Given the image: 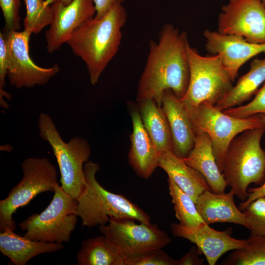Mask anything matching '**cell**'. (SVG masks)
Instances as JSON below:
<instances>
[{
    "mask_svg": "<svg viewBox=\"0 0 265 265\" xmlns=\"http://www.w3.org/2000/svg\"><path fill=\"white\" fill-rule=\"evenodd\" d=\"M243 212L248 222L250 235L265 237V197L253 201Z\"/></svg>",
    "mask_w": 265,
    "mask_h": 265,
    "instance_id": "83f0119b",
    "label": "cell"
},
{
    "mask_svg": "<svg viewBox=\"0 0 265 265\" xmlns=\"http://www.w3.org/2000/svg\"><path fill=\"white\" fill-rule=\"evenodd\" d=\"M189 45L186 32H180L171 24L163 25L158 42H150L146 63L138 81L137 103L152 99L161 107L163 94L168 89L183 98L189 80Z\"/></svg>",
    "mask_w": 265,
    "mask_h": 265,
    "instance_id": "6da1fadb",
    "label": "cell"
},
{
    "mask_svg": "<svg viewBox=\"0 0 265 265\" xmlns=\"http://www.w3.org/2000/svg\"><path fill=\"white\" fill-rule=\"evenodd\" d=\"M258 116H259L260 118L263 122L265 127V114H258Z\"/></svg>",
    "mask_w": 265,
    "mask_h": 265,
    "instance_id": "8d00e7d4",
    "label": "cell"
},
{
    "mask_svg": "<svg viewBox=\"0 0 265 265\" xmlns=\"http://www.w3.org/2000/svg\"><path fill=\"white\" fill-rule=\"evenodd\" d=\"M186 109L196 136L206 133L210 137L213 153L221 173L225 154L232 140L244 131L265 127L258 114L246 118L235 117L207 103Z\"/></svg>",
    "mask_w": 265,
    "mask_h": 265,
    "instance_id": "ba28073f",
    "label": "cell"
},
{
    "mask_svg": "<svg viewBox=\"0 0 265 265\" xmlns=\"http://www.w3.org/2000/svg\"><path fill=\"white\" fill-rule=\"evenodd\" d=\"M98 163L88 160L83 166L86 186L77 199L76 213L81 225L88 228L106 225L109 217L128 218L139 222L150 223L149 215L124 195L110 192L96 178Z\"/></svg>",
    "mask_w": 265,
    "mask_h": 265,
    "instance_id": "277c9868",
    "label": "cell"
},
{
    "mask_svg": "<svg viewBox=\"0 0 265 265\" xmlns=\"http://www.w3.org/2000/svg\"><path fill=\"white\" fill-rule=\"evenodd\" d=\"M201 253L197 246L192 247L181 259L177 260V265H201L203 260L199 257Z\"/></svg>",
    "mask_w": 265,
    "mask_h": 265,
    "instance_id": "d6a6232c",
    "label": "cell"
},
{
    "mask_svg": "<svg viewBox=\"0 0 265 265\" xmlns=\"http://www.w3.org/2000/svg\"><path fill=\"white\" fill-rule=\"evenodd\" d=\"M99 229L122 254L124 261L130 256L162 248L171 241L167 233L159 229L157 225L137 224L131 219L110 217L108 224L100 225Z\"/></svg>",
    "mask_w": 265,
    "mask_h": 265,
    "instance_id": "30bf717a",
    "label": "cell"
},
{
    "mask_svg": "<svg viewBox=\"0 0 265 265\" xmlns=\"http://www.w3.org/2000/svg\"><path fill=\"white\" fill-rule=\"evenodd\" d=\"M174 236L182 238L194 243L203 254L209 265H214L218 259L229 251L243 247L247 239H240L231 236V231H220L203 223L196 227L183 225L180 223L171 225Z\"/></svg>",
    "mask_w": 265,
    "mask_h": 265,
    "instance_id": "9a60e30c",
    "label": "cell"
},
{
    "mask_svg": "<svg viewBox=\"0 0 265 265\" xmlns=\"http://www.w3.org/2000/svg\"><path fill=\"white\" fill-rule=\"evenodd\" d=\"M125 265H177V260L169 256L162 248L148 250L127 257Z\"/></svg>",
    "mask_w": 265,
    "mask_h": 265,
    "instance_id": "f1b7e54d",
    "label": "cell"
},
{
    "mask_svg": "<svg viewBox=\"0 0 265 265\" xmlns=\"http://www.w3.org/2000/svg\"><path fill=\"white\" fill-rule=\"evenodd\" d=\"M26 16L24 21V30L38 34L47 26L50 25L53 19L51 4L44 0H24Z\"/></svg>",
    "mask_w": 265,
    "mask_h": 265,
    "instance_id": "4316f807",
    "label": "cell"
},
{
    "mask_svg": "<svg viewBox=\"0 0 265 265\" xmlns=\"http://www.w3.org/2000/svg\"><path fill=\"white\" fill-rule=\"evenodd\" d=\"M21 168L22 180L6 198L0 201V232L7 228L15 231L16 224L12 215L16 210L27 205L42 192H54L58 184L56 168L47 158H27L22 162Z\"/></svg>",
    "mask_w": 265,
    "mask_h": 265,
    "instance_id": "9c48e42d",
    "label": "cell"
},
{
    "mask_svg": "<svg viewBox=\"0 0 265 265\" xmlns=\"http://www.w3.org/2000/svg\"><path fill=\"white\" fill-rule=\"evenodd\" d=\"M265 127L244 131L231 141L225 154L222 175L236 196L242 201L248 197V186L265 181V151L261 140Z\"/></svg>",
    "mask_w": 265,
    "mask_h": 265,
    "instance_id": "3957f363",
    "label": "cell"
},
{
    "mask_svg": "<svg viewBox=\"0 0 265 265\" xmlns=\"http://www.w3.org/2000/svg\"><path fill=\"white\" fill-rule=\"evenodd\" d=\"M38 126L39 136L49 143L56 159L61 176L60 186L77 199L86 186L83 166L91 154L88 141L74 136L64 142L52 117L45 113L39 114Z\"/></svg>",
    "mask_w": 265,
    "mask_h": 265,
    "instance_id": "5b68a950",
    "label": "cell"
},
{
    "mask_svg": "<svg viewBox=\"0 0 265 265\" xmlns=\"http://www.w3.org/2000/svg\"><path fill=\"white\" fill-rule=\"evenodd\" d=\"M189 80L181 100L186 109L202 103L215 106L231 89L233 82L218 54L203 56L188 45Z\"/></svg>",
    "mask_w": 265,
    "mask_h": 265,
    "instance_id": "8992f818",
    "label": "cell"
},
{
    "mask_svg": "<svg viewBox=\"0 0 265 265\" xmlns=\"http://www.w3.org/2000/svg\"><path fill=\"white\" fill-rule=\"evenodd\" d=\"M167 182L175 216L179 223L191 227H196L205 223L199 214L192 199L170 178H168Z\"/></svg>",
    "mask_w": 265,
    "mask_h": 265,
    "instance_id": "d4e9b609",
    "label": "cell"
},
{
    "mask_svg": "<svg viewBox=\"0 0 265 265\" xmlns=\"http://www.w3.org/2000/svg\"><path fill=\"white\" fill-rule=\"evenodd\" d=\"M265 82V58H255L248 71L241 76L235 86L214 106L220 110L240 106L256 94Z\"/></svg>",
    "mask_w": 265,
    "mask_h": 265,
    "instance_id": "7402d4cb",
    "label": "cell"
},
{
    "mask_svg": "<svg viewBox=\"0 0 265 265\" xmlns=\"http://www.w3.org/2000/svg\"><path fill=\"white\" fill-rule=\"evenodd\" d=\"M78 201L56 184L54 195L40 213H34L19 224L24 237L36 241L63 243L70 241L78 221Z\"/></svg>",
    "mask_w": 265,
    "mask_h": 265,
    "instance_id": "52a82bcc",
    "label": "cell"
},
{
    "mask_svg": "<svg viewBox=\"0 0 265 265\" xmlns=\"http://www.w3.org/2000/svg\"><path fill=\"white\" fill-rule=\"evenodd\" d=\"M161 107L170 130L172 151L179 157L185 158L193 148L196 136L186 108L170 89L163 94Z\"/></svg>",
    "mask_w": 265,
    "mask_h": 265,
    "instance_id": "e0dca14e",
    "label": "cell"
},
{
    "mask_svg": "<svg viewBox=\"0 0 265 265\" xmlns=\"http://www.w3.org/2000/svg\"><path fill=\"white\" fill-rule=\"evenodd\" d=\"M3 33L7 46V77L11 86L21 88L43 85L60 71L57 64L43 68L31 59L29 53L30 31H9Z\"/></svg>",
    "mask_w": 265,
    "mask_h": 265,
    "instance_id": "8fae6325",
    "label": "cell"
},
{
    "mask_svg": "<svg viewBox=\"0 0 265 265\" xmlns=\"http://www.w3.org/2000/svg\"><path fill=\"white\" fill-rule=\"evenodd\" d=\"M8 73L7 46L3 32H0V89L5 85V78Z\"/></svg>",
    "mask_w": 265,
    "mask_h": 265,
    "instance_id": "1f68e13d",
    "label": "cell"
},
{
    "mask_svg": "<svg viewBox=\"0 0 265 265\" xmlns=\"http://www.w3.org/2000/svg\"><path fill=\"white\" fill-rule=\"evenodd\" d=\"M217 31L265 44V5L262 0H229L219 14Z\"/></svg>",
    "mask_w": 265,
    "mask_h": 265,
    "instance_id": "7c38bea8",
    "label": "cell"
},
{
    "mask_svg": "<svg viewBox=\"0 0 265 265\" xmlns=\"http://www.w3.org/2000/svg\"><path fill=\"white\" fill-rule=\"evenodd\" d=\"M53 19L45 33L47 49L52 53L66 43L72 33L96 14L93 0H73L64 5L60 0L51 4Z\"/></svg>",
    "mask_w": 265,
    "mask_h": 265,
    "instance_id": "4fadbf2b",
    "label": "cell"
},
{
    "mask_svg": "<svg viewBox=\"0 0 265 265\" xmlns=\"http://www.w3.org/2000/svg\"><path fill=\"white\" fill-rule=\"evenodd\" d=\"M95 9V18L100 19L103 17L113 6L121 3L124 0H93Z\"/></svg>",
    "mask_w": 265,
    "mask_h": 265,
    "instance_id": "e575fe53",
    "label": "cell"
},
{
    "mask_svg": "<svg viewBox=\"0 0 265 265\" xmlns=\"http://www.w3.org/2000/svg\"><path fill=\"white\" fill-rule=\"evenodd\" d=\"M20 0H0L4 19L3 31H18L20 28Z\"/></svg>",
    "mask_w": 265,
    "mask_h": 265,
    "instance_id": "4dcf8cb0",
    "label": "cell"
},
{
    "mask_svg": "<svg viewBox=\"0 0 265 265\" xmlns=\"http://www.w3.org/2000/svg\"><path fill=\"white\" fill-rule=\"evenodd\" d=\"M76 258L78 265H125L123 256L104 235L83 240Z\"/></svg>",
    "mask_w": 265,
    "mask_h": 265,
    "instance_id": "cb8c5ba5",
    "label": "cell"
},
{
    "mask_svg": "<svg viewBox=\"0 0 265 265\" xmlns=\"http://www.w3.org/2000/svg\"><path fill=\"white\" fill-rule=\"evenodd\" d=\"M45 0L48 4H52L56 0ZM61 2L65 5H68L70 4L73 0H60Z\"/></svg>",
    "mask_w": 265,
    "mask_h": 265,
    "instance_id": "d590c367",
    "label": "cell"
},
{
    "mask_svg": "<svg viewBox=\"0 0 265 265\" xmlns=\"http://www.w3.org/2000/svg\"><path fill=\"white\" fill-rule=\"evenodd\" d=\"M247 243L233 251L222 262L226 265H265V237L250 235Z\"/></svg>",
    "mask_w": 265,
    "mask_h": 265,
    "instance_id": "484cf974",
    "label": "cell"
},
{
    "mask_svg": "<svg viewBox=\"0 0 265 265\" xmlns=\"http://www.w3.org/2000/svg\"><path fill=\"white\" fill-rule=\"evenodd\" d=\"M247 192L248 193L247 198L240 203L238 207L241 211H244L251 203L255 200L261 197H265V181L259 187L248 188Z\"/></svg>",
    "mask_w": 265,
    "mask_h": 265,
    "instance_id": "836d02e7",
    "label": "cell"
},
{
    "mask_svg": "<svg viewBox=\"0 0 265 265\" xmlns=\"http://www.w3.org/2000/svg\"><path fill=\"white\" fill-rule=\"evenodd\" d=\"M263 3L264 4V5H265V0H262Z\"/></svg>",
    "mask_w": 265,
    "mask_h": 265,
    "instance_id": "74e56055",
    "label": "cell"
},
{
    "mask_svg": "<svg viewBox=\"0 0 265 265\" xmlns=\"http://www.w3.org/2000/svg\"><path fill=\"white\" fill-rule=\"evenodd\" d=\"M63 248L61 243L33 240L21 237L10 228L0 233V251L15 265H26L35 256L57 252Z\"/></svg>",
    "mask_w": 265,
    "mask_h": 265,
    "instance_id": "ffe728a7",
    "label": "cell"
},
{
    "mask_svg": "<svg viewBox=\"0 0 265 265\" xmlns=\"http://www.w3.org/2000/svg\"><path fill=\"white\" fill-rule=\"evenodd\" d=\"M158 167L162 169L168 178L195 203L201 193L206 190H211L204 177L172 150L160 153Z\"/></svg>",
    "mask_w": 265,
    "mask_h": 265,
    "instance_id": "44dd1931",
    "label": "cell"
},
{
    "mask_svg": "<svg viewBox=\"0 0 265 265\" xmlns=\"http://www.w3.org/2000/svg\"><path fill=\"white\" fill-rule=\"evenodd\" d=\"M234 193H216L206 190L197 198L195 205L197 211L207 224L231 223L247 229L249 224L243 212L238 208L234 200Z\"/></svg>",
    "mask_w": 265,
    "mask_h": 265,
    "instance_id": "ac0fdd59",
    "label": "cell"
},
{
    "mask_svg": "<svg viewBox=\"0 0 265 265\" xmlns=\"http://www.w3.org/2000/svg\"><path fill=\"white\" fill-rule=\"evenodd\" d=\"M222 111L227 115L239 118H248L258 114H265V82L249 103Z\"/></svg>",
    "mask_w": 265,
    "mask_h": 265,
    "instance_id": "f546056e",
    "label": "cell"
},
{
    "mask_svg": "<svg viewBox=\"0 0 265 265\" xmlns=\"http://www.w3.org/2000/svg\"><path fill=\"white\" fill-rule=\"evenodd\" d=\"M203 36L206 51L212 55H220L233 81L245 63L258 54L265 53V43H251L238 35L222 34L207 29Z\"/></svg>",
    "mask_w": 265,
    "mask_h": 265,
    "instance_id": "5bb4252c",
    "label": "cell"
},
{
    "mask_svg": "<svg viewBox=\"0 0 265 265\" xmlns=\"http://www.w3.org/2000/svg\"><path fill=\"white\" fill-rule=\"evenodd\" d=\"M138 103L143 126L158 151H172L169 124L162 107L152 99Z\"/></svg>",
    "mask_w": 265,
    "mask_h": 265,
    "instance_id": "603a6c76",
    "label": "cell"
},
{
    "mask_svg": "<svg viewBox=\"0 0 265 265\" xmlns=\"http://www.w3.org/2000/svg\"><path fill=\"white\" fill-rule=\"evenodd\" d=\"M127 14L122 4L113 6L103 17L86 21L71 34L66 43L85 63L92 85H95L117 53Z\"/></svg>",
    "mask_w": 265,
    "mask_h": 265,
    "instance_id": "7a4b0ae2",
    "label": "cell"
},
{
    "mask_svg": "<svg viewBox=\"0 0 265 265\" xmlns=\"http://www.w3.org/2000/svg\"><path fill=\"white\" fill-rule=\"evenodd\" d=\"M183 159L204 177L212 192H225L227 186L216 163L211 138L207 133L196 135L193 148Z\"/></svg>",
    "mask_w": 265,
    "mask_h": 265,
    "instance_id": "d6986e66",
    "label": "cell"
},
{
    "mask_svg": "<svg viewBox=\"0 0 265 265\" xmlns=\"http://www.w3.org/2000/svg\"><path fill=\"white\" fill-rule=\"evenodd\" d=\"M129 106L132 131L130 135L131 147L128 161L138 177L147 179L158 167L160 153L143 126L138 106L131 102Z\"/></svg>",
    "mask_w": 265,
    "mask_h": 265,
    "instance_id": "2e32d148",
    "label": "cell"
}]
</instances>
